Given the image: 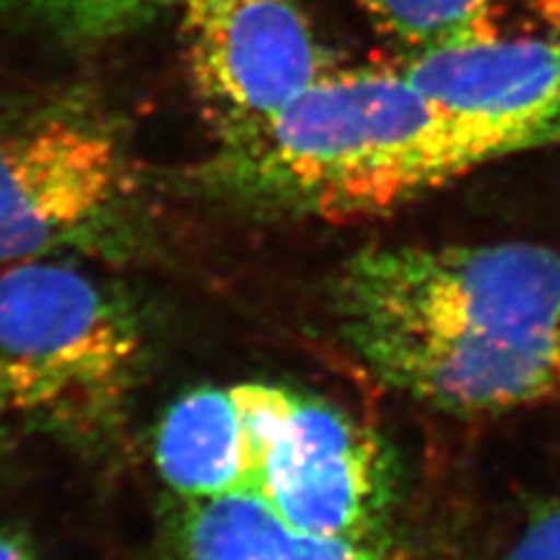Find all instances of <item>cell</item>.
I'll return each instance as SVG.
<instances>
[{"instance_id": "8", "label": "cell", "mask_w": 560, "mask_h": 560, "mask_svg": "<svg viewBox=\"0 0 560 560\" xmlns=\"http://www.w3.org/2000/svg\"><path fill=\"white\" fill-rule=\"evenodd\" d=\"M154 460L178 500L248 493L255 423L245 383L191 390L173 401L156 428Z\"/></svg>"}, {"instance_id": "3", "label": "cell", "mask_w": 560, "mask_h": 560, "mask_svg": "<svg viewBox=\"0 0 560 560\" xmlns=\"http://www.w3.org/2000/svg\"><path fill=\"white\" fill-rule=\"evenodd\" d=\"M143 358L129 306L75 265L0 271V420L90 440L125 409Z\"/></svg>"}, {"instance_id": "5", "label": "cell", "mask_w": 560, "mask_h": 560, "mask_svg": "<svg viewBox=\"0 0 560 560\" xmlns=\"http://www.w3.org/2000/svg\"><path fill=\"white\" fill-rule=\"evenodd\" d=\"M191 92L224 154L250 148L331 66L296 0H175Z\"/></svg>"}, {"instance_id": "12", "label": "cell", "mask_w": 560, "mask_h": 560, "mask_svg": "<svg viewBox=\"0 0 560 560\" xmlns=\"http://www.w3.org/2000/svg\"><path fill=\"white\" fill-rule=\"evenodd\" d=\"M504 560H560V493L539 506Z\"/></svg>"}, {"instance_id": "4", "label": "cell", "mask_w": 560, "mask_h": 560, "mask_svg": "<svg viewBox=\"0 0 560 560\" xmlns=\"http://www.w3.org/2000/svg\"><path fill=\"white\" fill-rule=\"evenodd\" d=\"M255 469L248 493L294 528L374 539L390 502V471L374 434L327 401L248 383Z\"/></svg>"}, {"instance_id": "9", "label": "cell", "mask_w": 560, "mask_h": 560, "mask_svg": "<svg viewBox=\"0 0 560 560\" xmlns=\"http://www.w3.org/2000/svg\"><path fill=\"white\" fill-rule=\"evenodd\" d=\"M168 560H390L374 539L294 528L253 493L178 500Z\"/></svg>"}, {"instance_id": "7", "label": "cell", "mask_w": 560, "mask_h": 560, "mask_svg": "<svg viewBox=\"0 0 560 560\" xmlns=\"http://www.w3.org/2000/svg\"><path fill=\"white\" fill-rule=\"evenodd\" d=\"M127 166L110 133L40 119L0 136V265L43 259L78 241L125 195Z\"/></svg>"}, {"instance_id": "13", "label": "cell", "mask_w": 560, "mask_h": 560, "mask_svg": "<svg viewBox=\"0 0 560 560\" xmlns=\"http://www.w3.org/2000/svg\"><path fill=\"white\" fill-rule=\"evenodd\" d=\"M0 560H35L31 539L20 530H0Z\"/></svg>"}, {"instance_id": "2", "label": "cell", "mask_w": 560, "mask_h": 560, "mask_svg": "<svg viewBox=\"0 0 560 560\" xmlns=\"http://www.w3.org/2000/svg\"><path fill=\"white\" fill-rule=\"evenodd\" d=\"M224 166L255 195L323 218L407 203L481 166L463 133L395 68L329 70Z\"/></svg>"}, {"instance_id": "1", "label": "cell", "mask_w": 560, "mask_h": 560, "mask_svg": "<svg viewBox=\"0 0 560 560\" xmlns=\"http://www.w3.org/2000/svg\"><path fill=\"white\" fill-rule=\"evenodd\" d=\"M335 300L358 358L425 405L490 413L560 393V255L547 245L372 248Z\"/></svg>"}, {"instance_id": "10", "label": "cell", "mask_w": 560, "mask_h": 560, "mask_svg": "<svg viewBox=\"0 0 560 560\" xmlns=\"http://www.w3.org/2000/svg\"><path fill=\"white\" fill-rule=\"evenodd\" d=\"M376 26L411 51L460 43L493 31V0H358Z\"/></svg>"}, {"instance_id": "11", "label": "cell", "mask_w": 560, "mask_h": 560, "mask_svg": "<svg viewBox=\"0 0 560 560\" xmlns=\"http://www.w3.org/2000/svg\"><path fill=\"white\" fill-rule=\"evenodd\" d=\"M75 35H110L145 24L175 0H0Z\"/></svg>"}, {"instance_id": "14", "label": "cell", "mask_w": 560, "mask_h": 560, "mask_svg": "<svg viewBox=\"0 0 560 560\" xmlns=\"http://www.w3.org/2000/svg\"><path fill=\"white\" fill-rule=\"evenodd\" d=\"M533 5L551 26H556V31H560V0H533Z\"/></svg>"}, {"instance_id": "6", "label": "cell", "mask_w": 560, "mask_h": 560, "mask_svg": "<svg viewBox=\"0 0 560 560\" xmlns=\"http://www.w3.org/2000/svg\"><path fill=\"white\" fill-rule=\"evenodd\" d=\"M397 68L453 121L479 164L560 145V31H486L411 51Z\"/></svg>"}]
</instances>
